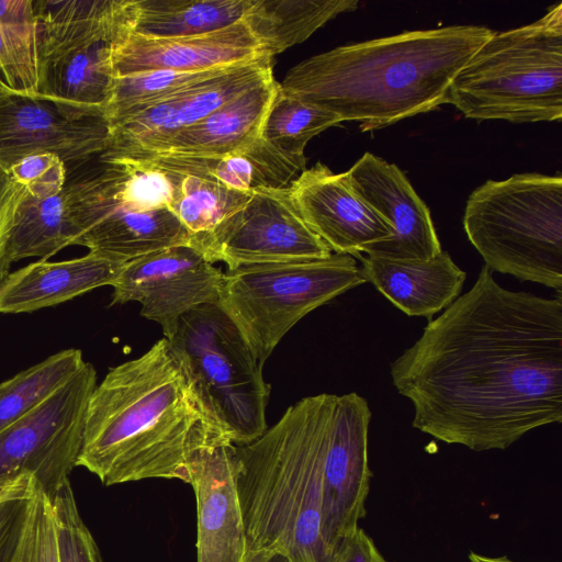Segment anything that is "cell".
Returning a JSON list of instances; mask_svg holds the SVG:
<instances>
[{
	"label": "cell",
	"instance_id": "obj_1",
	"mask_svg": "<svg viewBox=\"0 0 562 562\" xmlns=\"http://www.w3.org/2000/svg\"><path fill=\"white\" fill-rule=\"evenodd\" d=\"M562 293L499 285L485 265L391 363L412 425L450 445L504 450L562 420Z\"/></svg>",
	"mask_w": 562,
	"mask_h": 562
},
{
	"label": "cell",
	"instance_id": "obj_2",
	"mask_svg": "<svg viewBox=\"0 0 562 562\" xmlns=\"http://www.w3.org/2000/svg\"><path fill=\"white\" fill-rule=\"evenodd\" d=\"M224 441L231 440L164 337L140 357L111 368L97 384L77 467L106 486L146 479L189 483L191 457Z\"/></svg>",
	"mask_w": 562,
	"mask_h": 562
},
{
	"label": "cell",
	"instance_id": "obj_3",
	"mask_svg": "<svg viewBox=\"0 0 562 562\" xmlns=\"http://www.w3.org/2000/svg\"><path fill=\"white\" fill-rule=\"evenodd\" d=\"M493 33L451 25L338 46L299 63L279 85L362 132L379 130L446 104L451 82Z\"/></svg>",
	"mask_w": 562,
	"mask_h": 562
},
{
	"label": "cell",
	"instance_id": "obj_4",
	"mask_svg": "<svg viewBox=\"0 0 562 562\" xmlns=\"http://www.w3.org/2000/svg\"><path fill=\"white\" fill-rule=\"evenodd\" d=\"M336 397H304L255 441L236 446L248 551L280 552L292 562H335L322 537V506Z\"/></svg>",
	"mask_w": 562,
	"mask_h": 562
},
{
	"label": "cell",
	"instance_id": "obj_5",
	"mask_svg": "<svg viewBox=\"0 0 562 562\" xmlns=\"http://www.w3.org/2000/svg\"><path fill=\"white\" fill-rule=\"evenodd\" d=\"M446 103L474 120L560 121L562 3L530 24L494 32L456 76Z\"/></svg>",
	"mask_w": 562,
	"mask_h": 562
},
{
	"label": "cell",
	"instance_id": "obj_6",
	"mask_svg": "<svg viewBox=\"0 0 562 562\" xmlns=\"http://www.w3.org/2000/svg\"><path fill=\"white\" fill-rule=\"evenodd\" d=\"M464 232L491 271L562 293V178L519 173L469 196Z\"/></svg>",
	"mask_w": 562,
	"mask_h": 562
},
{
	"label": "cell",
	"instance_id": "obj_7",
	"mask_svg": "<svg viewBox=\"0 0 562 562\" xmlns=\"http://www.w3.org/2000/svg\"><path fill=\"white\" fill-rule=\"evenodd\" d=\"M167 340L205 409L235 446L248 445L268 429L271 387L263 380L262 366L217 303L187 312Z\"/></svg>",
	"mask_w": 562,
	"mask_h": 562
},
{
	"label": "cell",
	"instance_id": "obj_8",
	"mask_svg": "<svg viewBox=\"0 0 562 562\" xmlns=\"http://www.w3.org/2000/svg\"><path fill=\"white\" fill-rule=\"evenodd\" d=\"M131 0L34 1L38 21V95L86 115H104L112 52L130 24Z\"/></svg>",
	"mask_w": 562,
	"mask_h": 562
},
{
	"label": "cell",
	"instance_id": "obj_9",
	"mask_svg": "<svg viewBox=\"0 0 562 562\" xmlns=\"http://www.w3.org/2000/svg\"><path fill=\"white\" fill-rule=\"evenodd\" d=\"M366 282L349 255L246 265L223 274L217 304L262 366L301 318Z\"/></svg>",
	"mask_w": 562,
	"mask_h": 562
},
{
	"label": "cell",
	"instance_id": "obj_10",
	"mask_svg": "<svg viewBox=\"0 0 562 562\" xmlns=\"http://www.w3.org/2000/svg\"><path fill=\"white\" fill-rule=\"evenodd\" d=\"M95 386L97 371L86 361L65 383L0 431V488L26 474L50 496L69 481Z\"/></svg>",
	"mask_w": 562,
	"mask_h": 562
},
{
	"label": "cell",
	"instance_id": "obj_11",
	"mask_svg": "<svg viewBox=\"0 0 562 562\" xmlns=\"http://www.w3.org/2000/svg\"><path fill=\"white\" fill-rule=\"evenodd\" d=\"M227 270L240 266L323 259L333 252L303 221L289 187L252 191L248 200L190 244Z\"/></svg>",
	"mask_w": 562,
	"mask_h": 562
},
{
	"label": "cell",
	"instance_id": "obj_12",
	"mask_svg": "<svg viewBox=\"0 0 562 562\" xmlns=\"http://www.w3.org/2000/svg\"><path fill=\"white\" fill-rule=\"evenodd\" d=\"M102 164L95 173L67 184L77 232L74 245L123 265L162 248L190 244L192 234L169 207L138 211L126 204L119 195L111 165Z\"/></svg>",
	"mask_w": 562,
	"mask_h": 562
},
{
	"label": "cell",
	"instance_id": "obj_13",
	"mask_svg": "<svg viewBox=\"0 0 562 562\" xmlns=\"http://www.w3.org/2000/svg\"><path fill=\"white\" fill-rule=\"evenodd\" d=\"M223 274L189 244L162 248L122 265L111 284L112 304L140 303L142 316L158 323L168 339L187 312L218 302Z\"/></svg>",
	"mask_w": 562,
	"mask_h": 562
},
{
	"label": "cell",
	"instance_id": "obj_14",
	"mask_svg": "<svg viewBox=\"0 0 562 562\" xmlns=\"http://www.w3.org/2000/svg\"><path fill=\"white\" fill-rule=\"evenodd\" d=\"M104 115H86L40 95L0 90V175L21 159L42 153L66 165L82 164L106 148Z\"/></svg>",
	"mask_w": 562,
	"mask_h": 562
},
{
	"label": "cell",
	"instance_id": "obj_15",
	"mask_svg": "<svg viewBox=\"0 0 562 562\" xmlns=\"http://www.w3.org/2000/svg\"><path fill=\"white\" fill-rule=\"evenodd\" d=\"M371 409L356 392L337 395L325 457L322 537L336 559L341 542L366 517L372 472L368 436Z\"/></svg>",
	"mask_w": 562,
	"mask_h": 562
},
{
	"label": "cell",
	"instance_id": "obj_16",
	"mask_svg": "<svg viewBox=\"0 0 562 562\" xmlns=\"http://www.w3.org/2000/svg\"><path fill=\"white\" fill-rule=\"evenodd\" d=\"M272 60L263 56L231 66L111 125L108 146L99 158L154 150L243 91L273 76Z\"/></svg>",
	"mask_w": 562,
	"mask_h": 562
},
{
	"label": "cell",
	"instance_id": "obj_17",
	"mask_svg": "<svg viewBox=\"0 0 562 562\" xmlns=\"http://www.w3.org/2000/svg\"><path fill=\"white\" fill-rule=\"evenodd\" d=\"M289 191L303 221L335 254L358 258L392 234L391 226L353 190L347 171L334 173L317 162L303 170Z\"/></svg>",
	"mask_w": 562,
	"mask_h": 562
},
{
	"label": "cell",
	"instance_id": "obj_18",
	"mask_svg": "<svg viewBox=\"0 0 562 562\" xmlns=\"http://www.w3.org/2000/svg\"><path fill=\"white\" fill-rule=\"evenodd\" d=\"M347 173L353 190L392 228L391 236L366 255L427 260L442 251L428 206L396 165L368 151Z\"/></svg>",
	"mask_w": 562,
	"mask_h": 562
},
{
	"label": "cell",
	"instance_id": "obj_19",
	"mask_svg": "<svg viewBox=\"0 0 562 562\" xmlns=\"http://www.w3.org/2000/svg\"><path fill=\"white\" fill-rule=\"evenodd\" d=\"M188 472L196 503V562H243L248 550L236 446L224 441L198 450Z\"/></svg>",
	"mask_w": 562,
	"mask_h": 562
},
{
	"label": "cell",
	"instance_id": "obj_20",
	"mask_svg": "<svg viewBox=\"0 0 562 562\" xmlns=\"http://www.w3.org/2000/svg\"><path fill=\"white\" fill-rule=\"evenodd\" d=\"M269 56L248 25L186 37L153 38L134 34L128 26L112 52L114 77L150 70L205 71ZM271 57V56H270Z\"/></svg>",
	"mask_w": 562,
	"mask_h": 562
},
{
	"label": "cell",
	"instance_id": "obj_21",
	"mask_svg": "<svg viewBox=\"0 0 562 562\" xmlns=\"http://www.w3.org/2000/svg\"><path fill=\"white\" fill-rule=\"evenodd\" d=\"M278 86L279 82L271 76L225 102L154 150L110 158L127 155L207 158L243 149L260 137L262 122Z\"/></svg>",
	"mask_w": 562,
	"mask_h": 562
},
{
	"label": "cell",
	"instance_id": "obj_22",
	"mask_svg": "<svg viewBox=\"0 0 562 562\" xmlns=\"http://www.w3.org/2000/svg\"><path fill=\"white\" fill-rule=\"evenodd\" d=\"M358 259L367 282L394 306L408 316H424L429 321L460 296L467 279V273L447 251L427 260L368 255H360Z\"/></svg>",
	"mask_w": 562,
	"mask_h": 562
},
{
	"label": "cell",
	"instance_id": "obj_23",
	"mask_svg": "<svg viewBox=\"0 0 562 562\" xmlns=\"http://www.w3.org/2000/svg\"><path fill=\"white\" fill-rule=\"evenodd\" d=\"M121 267L92 252L64 261L32 262L1 283L0 313L33 312L111 285Z\"/></svg>",
	"mask_w": 562,
	"mask_h": 562
},
{
	"label": "cell",
	"instance_id": "obj_24",
	"mask_svg": "<svg viewBox=\"0 0 562 562\" xmlns=\"http://www.w3.org/2000/svg\"><path fill=\"white\" fill-rule=\"evenodd\" d=\"M134 160L209 178L236 191L288 188L305 170L306 158L286 155L263 138L222 157L127 155L109 160Z\"/></svg>",
	"mask_w": 562,
	"mask_h": 562
},
{
	"label": "cell",
	"instance_id": "obj_25",
	"mask_svg": "<svg viewBox=\"0 0 562 562\" xmlns=\"http://www.w3.org/2000/svg\"><path fill=\"white\" fill-rule=\"evenodd\" d=\"M254 0H131L130 31L153 38L211 33L240 21Z\"/></svg>",
	"mask_w": 562,
	"mask_h": 562
},
{
	"label": "cell",
	"instance_id": "obj_26",
	"mask_svg": "<svg viewBox=\"0 0 562 562\" xmlns=\"http://www.w3.org/2000/svg\"><path fill=\"white\" fill-rule=\"evenodd\" d=\"M358 5L357 0H254L243 21L273 58Z\"/></svg>",
	"mask_w": 562,
	"mask_h": 562
},
{
	"label": "cell",
	"instance_id": "obj_27",
	"mask_svg": "<svg viewBox=\"0 0 562 562\" xmlns=\"http://www.w3.org/2000/svg\"><path fill=\"white\" fill-rule=\"evenodd\" d=\"M77 236L67 186L56 195L26 198L19 206L11 227L7 259L11 265L23 258L48 259L74 245Z\"/></svg>",
	"mask_w": 562,
	"mask_h": 562
},
{
	"label": "cell",
	"instance_id": "obj_28",
	"mask_svg": "<svg viewBox=\"0 0 562 562\" xmlns=\"http://www.w3.org/2000/svg\"><path fill=\"white\" fill-rule=\"evenodd\" d=\"M157 168L166 172L173 188L169 209L192 235L212 229L251 193L232 190L209 178Z\"/></svg>",
	"mask_w": 562,
	"mask_h": 562
},
{
	"label": "cell",
	"instance_id": "obj_29",
	"mask_svg": "<svg viewBox=\"0 0 562 562\" xmlns=\"http://www.w3.org/2000/svg\"><path fill=\"white\" fill-rule=\"evenodd\" d=\"M79 349H66L0 383V431L21 418L85 363Z\"/></svg>",
	"mask_w": 562,
	"mask_h": 562
},
{
	"label": "cell",
	"instance_id": "obj_30",
	"mask_svg": "<svg viewBox=\"0 0 562 562\" xmlns=\"http://www.w3.org/2000/svg\"><path fill=\"white\" fill-rule=\"evenodd\" d=\"M341 123L334 113L285 93L280 85L262 122L260 137L282 153L304 157L307 142Z\"/></svg>",
	"mask_w": 562,
	"mask_h": 562
},
{
	"label": "cell",
	"instance_id": "obj_31",
	"mask_svg": "<svg viewBox=\"0 0 562 562\" xmlns=\"http://www.w3.org/2000/svg\"><path fill=\"white\" fill-rule=\"evenodd\" d=\"M0 40L18 91L38 95V21L34 1L0 0Z\"/></svg>",
	"mask_w": 562,
	"mask_h": 562
},
{
	"label": "cell",
	"instance_id": "obj_32",
	"mask_svg": "<svg viewBox=\"0 0 562 562\" xmlns=\"http://www.w3.org/2000/svg\"><path fill=\"white\" fill-rule=\"evenodd\" d=\"M8 562H58L52 503L36 480L19 540Z\"/></svg>",
	"mask_w": 562,
	"mask_h": 562
},
{
	"label": "cell",
	"instance_id": "obj_33",
	"mask_svg": "<svg viewBox=\"0 0 562 562\" xmlns=\"http://www.w3.org/2000/svg\"><path fill=\"white\" fill-rule=\"evenodd\" d=\"M58 562H103L99 548L85 525L72 493L70 481L53 495Z\"/></svg>",
	"mask_w": 562,
	"mask_h": 562
},
{
	"label": "cell",
	"instance_id": "obj_34",
	"mask_svg": "<svg viewBox=\"0 0 562 562\" xmlns=\"http://www.w3.org/2000/svg\"><path fill=\"white\" fill-rule=\"evenodd\" d=\"M1 176L25 189L30 198L44 199L65 188L66 164L54 154H35L15 162Z\"/></svg>",
	"mask_w": 562,
	"mask_h": 562
},
{
	"label": "cell",
	"instance_id": "obj_35",
	"mask_svg": "<svg viewBox=\"0 0 562 562\" xmlns=\"http://www.w3.org/2000/svg\"><path fill=\"white\" fill-rule=\"evenodd\" d=\"M34 482L25 474L0 488V562H8L14 551Z\"/></svg>",
	"mask_w": 562,
	"mask_h": 562
},
{
	"label": "cell",
	"instance_id": "obj_36",
	"mask_svg": "<svg viewBox=\"0 0 562 562\" xmlns=\"http://www.w3.org/2000/svg\"><path fill=\"white\" fill-rule=\"evenodd\" d=\"M29 193L18 183L0 175V285L9 274L7 247L13 220Z\"/></svg>",
	"mask_w": 562,
	"mask_h": 562
},
{
	"label": "cell",
	"instance_id": "obj_37",
	"mask_svg": "<svg viewBox=\"0 0 562 562\" xmlns=\"http://www.w3.org/2000/svg\"><path fill=\"white\" fill-rule=\"evenodd\" d=\"M335 562H389L373 539L360 527L337 550Z\"/></svg>",
	"mask_w": 562,
	"mask_h": 562
},
{
	"label": "cell",
	"instance_id": "obj_38",
	"mask_svg": "<svg viewBox=\"0 0 562 562\" xmlns=\"http://www.w3.org/2000/svg\"><path fill=\"white\" fill-rule=\"evenodd\" d=\"M0 90L19 92L0 40Z\"/></svg>",
	"mask_w": 562,
	"mask_h": 562
},
{
	"label": "cell",
	"instance_id": "obj_39",
	"mask_svg": "<svg viewBox=\"0 0 562 562\" xmlns=\"http://www.w3.org/2000/svg\"><path fill=\"white\" fill-rule=\"evenodd\" d=\"M469 560H470V562H516L505 555L494 558V557H486V555L474 553V552L469 553Z\"/></svg>",
	"mask_w": 562,
	"mask_h": 562
},
{
	"label": "cell",
	"instance_id": "obj_40",
	"mask_svg": "<svg viewBox=\"0 0 562 562\" xmlns=\"http://www.w3.org/2000/svg\"><path fill=\"white\" fill-rule=\"evenodd\" d=\"M262 562H292L286 555L280 552H270Z\"/></svg>",
	"mask_w": 562,
	"mask_h": 562
}]
</instances>
